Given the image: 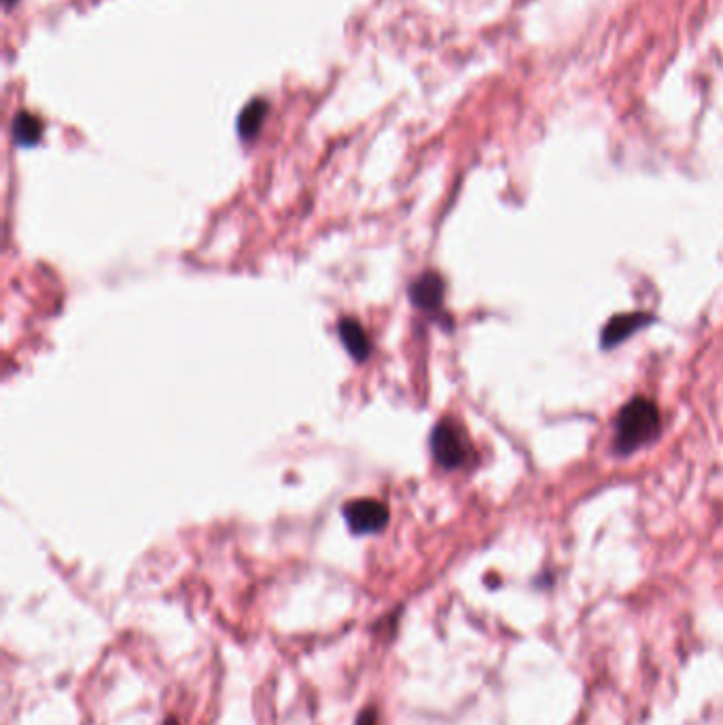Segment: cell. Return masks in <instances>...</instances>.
<instances>
[{
  "label": "cell",
  "mask_w": 723,
  "mask_h": 725,
  "mask_svg": "<svg viewBox=\"0 0 723 725\" xmlns=\"http://www.w3.org/2000/svg\"><path fill=\"white\" fill-rule=\"evenodd\" d=\"M164 725H179V721H176V719H168Z\"/></svg>",
  "instance_id": "10"
},
{
  "label": "cell",
  "mask_w": 723,
  "mask_h": 725,
  "mask_svg": "<svg viewBox=\"0 0 723 725\" xmlns=\"http://www.w3.org/2000/svg\"><path fill=\"white\" fill-rule=\"evenodd\" d=\"M5 3H7V7H11L15 3V0H5Z\"/></svg>",
  "instance_id": "11"
},
{
  "label": "cell",
  "mask_w": 723,
  "mask_h": 725,
  "mask_svg": "<svg viewBox=\"0 0 723 725\" xmlns=\"http://www.w3.org/2000/svg\"><path fill=\"white\" fill-rule=\"evenodd\" d=\"M270 106L266 100H253L244 106V111L238 117V134L242 140H251L259 134L263 121L268 117Z\"/></svg>",
  "instance_id": "7"
},
{
  "label": "cell",
  "mask_w": 723,
  "mask_h": 725,
  "mask_svg": "<svg viewBox=\"0 0 723 725\" xmlns=\"http://www.w3.org/2000/svg\"><path fill=\"white\" fill-rule=\"evenodd\" d=\"M660 433V412L656 403L637 397L628 401L615 422V450L630 454L647 446Z\"/></svg>",
  "instance_id": "1"
},
{
  "label": "cell",
  "mask_w": 723,
  "mask_h": 725,
  "mask_svg": "<svg viewBox=\"0 0 723 725\" xmlns=\"http://www.w3.org/2000/svg\"><path fill=\"white\" fill-rule=\"evenodd\" d=\"M444 291H446L444 278L435 272H427L412 282L410 299L416 308L425 312H435L444 302Z\"/></svg>",
  "instance_id": "4"
},
{
  "label": "cell",
  "mask_w": 723,
  "mask_h": 725,
  "mask_svg": "<svg viewBox=\"0 0 723 725\" xmlns=\"http://www.w3.org/2000/svg\"><path fill=\"white\" fill-rule=\"evenodd\" d=\"M338 333L352 359L365 361L369 357L372 346H369V338L359 321H355V318H344V321H340V325H338Z\"/></svg>",
  "instance_id": "6"
},
{
  "label": "cell",
  "mask_w": 723,
  "mask_h": 725,
  "mask_svg": "<svg viewBox=\"0 0 723 725\" xmlns=\"http://www.w3.org/2000/svg\"><path fill=\"white\" fill-rule=\"evenodd\" d=\"M344 518L352 533L369 535L389 524V509L376 499H357L344 507Z\"/></svg>",
  "instance_id": "3"
},
{
  "label": "cell",
  "mask_w": 723,
  "mask_h": 725,
  "mask_svg": "<svg viewBox=\"0 0 723 725\" xmlns=\"http://www.w3.org/2000/svg\"><path fill=\"white\" fill-rule=\"evenodd\" d=\"M357 725H378V715L374 709H367L365 713H361Z\"/></svg>",
  "instance_id": "9"
},
{
  "label": "cell",
  "mask_w": 723,
  "mask_h": 725,
  "mask_svg": "<svg viewBox=\"0 0 723 725\" xmlns=\"http://www.w3.org/2000/svg\"><path fill=\"white\" fill-rule=\"evenodd\" d=\"M651 321H654V316L645 314V312L620 314V316L611 318V321L607 323V327L603 329V335H601L603 348H615L620 342L628 340L632 333H637L639 329L647 327Z\"/></svg>",
  "instance_id": "5"
},
{
  "label": "cell",
  "mask_w": 723,
  "mask_h": 725,
  "mask_svg": "<svg viewBox=\"0 0 723 725\" xmlns=\"http://www.w3.org/2000/svg\"><path fill=\"white\" fill-rule=\"evenodd\" d=\"M43 136V121L37 115L20 113L13 119V138L20 147H34Z\"/></svg>",
  "instance_id": "8"
},
{
  "label": "cell",
  "mask_w": 723,
  "mask_h": 725,
  "mask_svg": "<svg viewBox=\"0 0 723 725\" xmlns=\"http://www.w3.org/2000/svg\"><path fill=\"white\" fill-rule=\"evenodd\" d=\"M431 450L435 461L444 469H458L467 463L469 446L465 433L454 422H439L431 435Z\"/></svg>",
  "instance_id": "2"
}]
</instances>
